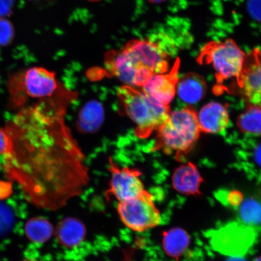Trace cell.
<instances>
[{
  "label": "cell",
  "mask_w": 261,
  "mask_h": 261,
  "mask_svg": "<svg viewBox=\"0 0 261 261\" xmlns=\"http://www.w3.org/2000/svg\"><path fill=\"white\" fill-rule=\"evenodd\" d=\"M68 107L38 101L20 108L5 126L10 145L3 170L38 208L60 210L90 181L85 155L65 122Z\"/></svg>",
  "instance_id": "6da1fadb"
},
{
  "label": "cell",
  "mask_w": 261,
  "mask_h": 261,
  "mask_svg": "<svg viewBox=\"0 0 261 261\" xmlns=\"http://www.w3.org/2000/svg\"><path fill=\"white\" fill-rule=\"evenodd\" d=\"M170 56L154 39L133 40L108 62L107 67L127 86L142 87L152 75L167 72Z\"/></svg>",
  "instance_id": "7a4b0ae2"
},
{
  "label": "cell",
  "mask_w": 261,
  "mask_h": 261,
  "mask_svg": "<svg viewBox=\"0 0 261 261\" xmlns=\"http://www.w3.org/2000/svg\"><path fill=\"white\" fill-rule=\"evenodd\" d=\"M152 150L166 154L175 153L178 162L190 152L201 135L196 111L191 107L171 112L169 118L160 128Z\"/></svg>",
  "instance_id": "3957f363"
},
{
  "label": "cell",
  "mask_w": 261,
  "mask_h": 261,
  "mask_svg": "<svg viewBox=\"0 0 261 261\" xmlns=\"http://www.w3.org/2000/svg\"><path fill=\"white\" fill-rule=\"evenodd\" d=\"M10 92L15 103L22 106L28 99L38 101L76 100L77 93L68 89L57 79L53 71L34 67L12 77Z\"/></svg>",
  "instance_id": "277c9868"
},
{
  "label": "cell",
  "mask_w": 261,
  "mask_h": 261,
  "mask_svg": "<svg viewBox=\"0 0 261 261\" xmlns=\"http://www.w3.org/2000/svg\"><path fill=\"white\" fill-rule=\"evenodd\" d=\"M117 94L124 112L136 124L135 134L139 138H148L169 118L170 107L144 91L125 85L119 88Z\"/></svg>",
  "instance_id": "5b68a950"
},
{
  "label": "cell",
  "mask_w": 261,
  "mask_h": 261,
  "mask_svg": "<svg viewBox=\"0 0 261 261\" xmlns=\"http://www.w3.org/2000/svg\"><path fill=\"white\" fill-rule=\"evenodd\" d=\"M242 50L232 40L212 41L205 45L198 57L200 63L212 65L218 84L237 80L242 69L244 58Z\"/></svg>",
  "instance_id": "8992f818"
},
{
  "label": "cell",
  "mask_w": 261,
  "mask_h": 261,
  "mask_svg": "<svg viewBox=\"0 0 261 261\" xmlns=\"http://www.w3.org/2000/svg\"><path fill=\"white\" fill-rule=\"evenodd\" d=\"M117 212L125 226L136 232H143L161 224V215L154 197L146 190L138 197L119 202Z\"/></svg>",
  "instance_id": "52a82bcc"
},
{
  "label": "cell",
  "mask_w": 261,
  "mask_h": 261,
  "mask_svg": "<svg viewBox=\"0 0 261 261\" xmlns=\"http://www.w3.org/2000/svg\"><path fill=\"white\" fill-rule=\"evenodd\" d=\"M212 248L228 256H243L256 242L257 231L240 222H231L210 232Z\"/></svg>",
  "instance_id": "ba28073f"
},
{
  "label": "cell",
  "mask_w": 261,
  "mask_h": 261,
  "mask_svg": "<svg viewBox=\"0 0 261 261\" xmlns=\"http://www.w3.org/2000/svg\"><path fill=\"white\" fill-rule=\"evenodd\" d=\"M111 180L107 195H112L119 202L138 197L146 191L138 169L120 168L112 159H109Z\"/></svg>",
  "instance_id": "9c48e42d"
},
{
  "label": "cell",
  "mask_w": 261,
  "mask_h": 261,
  "mask_svg": "<svg viewBox=\"0 0 261 261\" xmlns=\"http://www.w3.org/2000/svg\"><path fill=\"white\" fill-rule=\"evenodd\" d=\"M236 82L248 102L261 107V49H254L246 55Z\"/></svg>",
  "instance_id": "30bf717a"
},
{
  "label": "cell",
  "mask_w": 261,
  "mask_h": 261,
  "mask_svg": "<svg viewBox=\"0 0 261 261\" xmlns=\"http://www.w3.org/2000/svg\"><path fill=\"white\" fill-rule=\"evenodd\" d=\"M180 60L177 59L168 73L155 74L142 87V91L164 105L169 106L176 94Z\"/></svg>",
  "instance_id": "8fae6325"
},
{
  "label": "cell",
  "mask_w": 261,
  "mask_h": 261,
  "mask_svg": "<svg viewBox=\"0 0 261 261\" xmlns=\"http://www.w3.org/2000/svg\"><path fill=\"white\" fill-rule=\"evenodd\" d=\"M203 181L197 166L190 162L179 166L172 177L173 188L179 194L186 195H201L200 188Z\"/></svg>",
  "instance_id": "7c38bea8"
},
{
  "label": "cell",
  "mask_w": 261,
  "mask_h": 261,
  "mask_svg": "<svg viewBox=\"0 0 261 261\" xmlns=\"http://www.w3.org/2000/svg\"><path fill=\"white\" fill-rule=\"evenodd\" d=\"M197 115L201 132L205 133H221L229 122L227 108L218 102L207 103L202 108Z\"/></svg>",
  "instance_id": "4fadbf2b"
},
{
  "label": "cell",
  "mask_w": 261,
  "mask_h": 261,
  "mask_svg": "<svg viewBox=\"0 0 261 261\" xmlns=\"http://www.w3.org/2000/svg\"><path fill=\"white\" fill-rule=\"evenodd\" d=\"M57 240L62 246L72 249L83 243L87 230L85 225L79 219L66 217L59 222L55 230Z\"/></svg>",
  "instance_id": "5bb4252c"
},
{
  "label": "cell",
  "mask_w": 261,
  "mask_h": 261,
  "mask_svg": "<svg viewBox=\"0 0 261 261\" xmlns=\"http://www.w3.org/2000/svg\"><path fill=\"white\" fill-rule=\"evenodd\" d=\"M206 90L203 77L197 73H189L179 78L176 93L182 102L192 105L203 99Z\"/></svg>",
  "instance_id": "9a60e30c"
},
{
  "label": "cell",
  "mask_w": 261,
  "mask_h": 261,
  "mask_svg": "<svg viewBox=\"0 0 261 261\" xmlns=\"http://www.w3.org/2000/svg\"><path fill=\"white\" fill-rule=\"evenodd\" d=\"M191 238L187 231L180 227L172 228L163 234V247L168 256L180 258L188 249Z\"/></svg>",
  "instance_id": "2e32d148"
},
{
  "label": "cell",
  "mask_w": 261,
  "mask_h": 261,
  "mask_svg": "<svg viewBox=\"0 0 261 261\" xmlns=\"http://www.w3.org/2000/svg\"><path fill=\"white\" fill-rule=\"evenodd\" d=\"M237 211L238 220L241 223L253 228L257 232L261 231V195L244 199Z\"/></svg>",
  "instance_id": "e0dca14e"
},
{
  "label": "cell",
  "mask_w": 261,
  "mask_h": 261,
  "mask_svg": "<svg viewBox=\"0 0 261 261\" xmlns=\"http://www.w3.org/2000/svg\"><path fill=\"white\" fill-rule=\"evenodd\" d=\"M104 110L101 104L91 101L81 110L77 119L78 128L82 132L91 133L99 128L103 121Z\"/></svg>",
  "instance_id": "ac0fdd59"
},
{
  "label": "cell",
  "mask_w": 261,
  "mask_h": 261,
  "mask_svg": "<svg viewBox=\"0 0 261 261\" xmlns=\"http://www.w3.org/2000/svg\"><path fill=\"white\" fill-rule=\"evenodd\" d=\"M24 233L28 239L36 244H44L50 239L54 228L50 222L45 218L33 217L24 226Z\"/></svg>",
  "instance_id": "d6986e66"
},
{
  "label": "cell",
  "mask_w": 261,
  "mask_h": 261,
  "mask_svg": "<svg viewBox=\"0 0 261 261\" xmlns=\"http://www.w3.org/2000/svg\"><path fill=\"white\" fill-rule=\"evenodd\" d=\"M237 126L244 133L261 136V107L249 103L238 117Z\"/></svg>",
  "instance_id": "ffe728a7"
},
{
  "label": "cell",
  "mask_w": 261,
  "mask_h": 261,
  "mask_svg": "<svg viewBox=\"0 0 261 261\" xmlns=\"http://www.w3.org/2000/svg\"><path fill=\"white\" fill-rule=\"evenodd\" d=\"M14 28L11 22L5 18L0 17V45L6 46L14 37Z\"/></svg>",
  "instance_id": "44dd1931"
},
{
  "label": "cell",
  "mask_w": 261,
  "mask_h": 261,
  "mask_svg": "<svg viewBox=\"0 0 261 261\" xmlns=\"http://www.w3.org/2000/svg\"><path fill=\"white\" fill-rule=\"evenodd\" d=\"M244 199V196L241 192L238 191H231L228 192L226 195V203L228 206L238 210L243 203Z\"/></svg>",
  "instance_id": "7402d4cb"
},
{
  "label": "cell",
  "mask_w": 261,
  "mask_h": 261,
  "mask_svg": "<svg viewBox=\"0 0 261 261\" xmlns=\"http://www.w3.org/2000/svg\"><path fill=\"white\" fill-rule=\"evenodd\" d=\"M10 145L9 137L5 127H0V156H5L8 152Z\"/></svg>",
  "instance_id": "603a6c76"
},
{
  "label": "cell",
  "mask_w": 261,
  "mask_h": 261,
  "mask_svg": "<svg viewBox=\"0 0 261 261\" xmlns=\"http://www.w3.org/2000/svg\"><path fill=\"white\" fill-rule=\"evenodd\" d=\"M14 0H0V17L5 18L11 14Z\"/></svg>",
  "instance_id": "cb8c5ba5"
},
{
  "label": "cell",
  "mask_w": 261,
  "mask_h": 261,
  "mask_svg": "<svg viewBox=\"0 0 261 261\" xmlns=\"http://www.w3.org/2000/svg\"><path fill=\"white\" fill-rule=\"evenodd\" d=\"M253 161L261 169V142L257 144L252 152Z\"/></svg>",
  "instance_id": "d4e9b609"
},
{
  "label": "cell",
  "mask_w": 261,
  "mask_h": 261,
  "mask_svg": "<svg viewBox=\"0 0 261 261\" xmlns=\"http://www.w3.org/2000/svg\"><path fill=\"white\" fill-rule=\"evenodd\" d=\"M226 261H247L243 256H230Z\"/></svg>",
  "instance_id": "484cf974"
},
{
  "label": "cell",
  "mask_w": 261,
  "mask_h": 261,
  "mask_svg": "<svg viewBox=\"0 0 261 261\" xmlns=\"http://www.w3.org/2000/svg\"><path fill=\"white\" fill-rule=\"evenodd\" d=\"M149 3H152V4H160V3H165L167 2L168 0H147Z\"/></svg>",
  "instance_id": "4316f807"
},
{
  "label": "cell",
  "mask_w": 261,
  "mask_h": 261,
  "mask_svg": "<svg viewBox=\"0 0 261 261\" xmlns=\"http://www.w3.org/2000/svg\"><path fill=\"white\" fill-rule=\"evenodd\" d=\"M21 261H38L37 260H36L35 259H32V258H25L23 260H22Z\"/></svg>",
  "instance_id": "83f0119b"
},
{
  "label": "cell",
  "mask_w": 261,
  "mask_h": 261,
  "mask_svg": "<svg viewBox=\"0 0 261 261\" xmlns=\"http://www.w3.org/2000/svg\"><path fill=\"white\" fill-rule=\"evenodd\" d=\"M253 261H261V256L256 257V258L254 259Z\"/></svg>",
  "instance_id": "f1b7e54d"
},
{
  "label": "cell",
  "mask_w": 261,
  "mask_h": 261,
  "mask_svg": "<svg viewBox=\"0 0 261 261\" xmlns=\"http://www.w3.org/2000/svg\"><path fill=\"white\" fill-rule=\"evenodd\" d=\"M0 261H1V259H0Z\"/></svg>",
  "instance_id": "f546056e"
}]
</instances>
